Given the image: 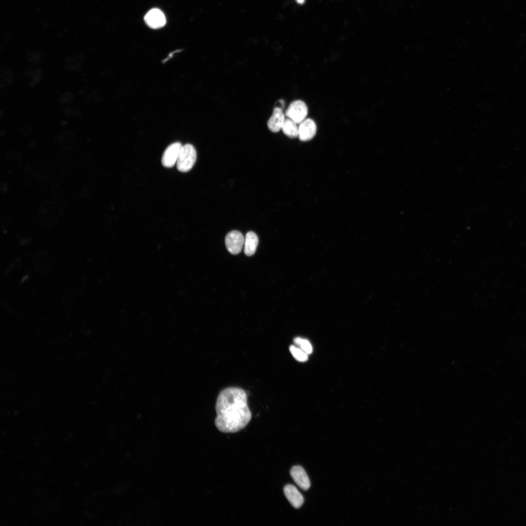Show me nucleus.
Listing matches in <instances>:
<instances>
[{"label":"nucleus","instance_id":"obj_1","mask_svg":"<svg viewBox=\"0 0 526 526\" xmlns=\"http://www.w3.org/2000/svg\"><path fill=\"white\" fill-rule=\"evenodd\" d=\"M215 424L223 432H236L250 421L251 413L245 392L238 387H228L219 394L215 406Z\"/></svg>","mask_w":526,"mask_h":526},{"label":"nucleus","instance_id":"obj_2","mask_svg":"<svg viewBox=\"0 0 526 526\" xmlns=\"http://www.w3.org/2000/svg\"><path fill=\"white\" fill-rule=\"evenodd\" d=\"M197 157L196 150L193 145L187 144L182 146L176 162L178 170L188 172L194 166Z\"/></svg>","mask_w":526,"mask_h":526},{"label":"nucleus","instance_id":"obj_3","mask_svg":"<svg viewBox=\"0 0 526 526\" xmlns=\"http://www.w3.org/2000/svg\"><path fill=\"white\" fill-rule=\"evenodd\" d=\"M308 107L302 100H296L292 102L285 112V115L297 124H299L306 118Z\"/></svg>","mask_w":526,"mask_h":526},{"label":"nucleus","instance_id":"obj_4","mask_svg":"<svg viewBox=\"0 0 526 526\" xmlns=\"http://www.w3.org/2000/svg\"><path fill=\"white\" fill-rule=\"evenodd\" d=\"M244 242V238L243 234L237 230L230 231L225 238V244L227 250L234 255L241 251Z\"/></svg>","mask_w":526,"mask_h":526},{"label":"nucleus","instance_id":"obj_5","mask_svg":"<svg viewBox=\"0 0 526 526\" xmlns=\"http://www.w3.org/2000/svg\"><path fill=\"white\" fill-rule=\"evenodd\" d=\"M182 147L179 142H175L169 146L163 154L161 162L167 168L172 167L176 163Z\"/></svg>","mask_w":526,"mask_h":526},{"label":"nucleus","instance_id":"obj_6","mask_svg":"<svg viewBox=\"0 0 526 526\" xmlns=\"http://www.w3.org/2000/svg\"><path fill=\"white\" fill-rule=\"evenodd\" d=\"M317 125L311 118H306L299 125L298 137L302 141H308L315 136L317 132Z\"/></svg>","mask_w":526,"mask_h":526},{"label":"nucleus","instance_id":"obj_7","mask_svg":"<svg viewBox=\"0 0 526 526\" xmlns=\"http://www.w3.org/2000/svg\"><path fill=\"white\" fill-rule=\"evenodd\" d=\"M144 20L147 24L153 29L163 27L166 20L164 13L159 9L153 8L145 15Z\"/></svg>","mask_w":526,"mask_h":526},{"label":"nucleus","instance_id":"obj_8","mask_svg":"<svg viewBox=\"0 0 526 526\" xmlns=\"http://www.w3.org/2000/svg\"><path fill=\"white\" fill-rule=\"evenodd\" d=\"M290 474L295 483L302 490H307L310 487V482L303 468L300 466L293 467Z\"/></svg>","mask_w":526,"mask_h":526},{"label":"nucleus","instance_id":"obj_9","mask_svg":"<svg viewBox=\"0 0 526 526\" xmlns=\"http://www.w3.org/2000/svg\"><path fill=\"white\" fill-rule=\"evenodd\" d=\"M285 115L282 109L277 106L275 107L267 121V125L269 130L273 132H277L282 130L285 119Z\"/></svg>","mask_w":526,"mask_h":526},{"label":"nucleus","instance_id":"obj_10","mask_svg":"<svg viewBox=\"0 0 526 526\" xmlns=\"http://www.w3.org/2000/svg\"><path fill=\"white\" fill-rule=\"evenodd\" d=\"M285 496L295 508H299L301 507L304 503V498L294 486L288 484L283 488Z\"/></svg>","mask_w":526,"mask_h":526},{"label":"nucleus","instance_id":"obj_11","mask_svg":"<svg viewBox=\"0 0 526 526\" xmlns=\"http://www.w3.org/2000/svg\"><path fill=\"white\" fill-rule=\"evenodd\" d=\"M259 240L258 236L253 231L248 232L244 238V252L246 255L250 256L253 255L258 244Z\"/></svg>","mask_w":526,"mask_h":526},{"label":"nucleus","instance_id":"obj_12","mask_svg":"<svg viewBox=\"0 0 526 526\" xmlns=\"http://www.w3.org/2000/svg\"><path fill=\"white\" fill-rule=\"evenodd\" d=\"M290 118H285L282 130L283 133L291 138L298 137L299 126Z\"/></svg>","mask_w":526,"mask_h":526},{"label":"nucleus","instance_id":"obj_13","mask_svg":"<svg viewBox=\"0 0 526 526\" xmlns=\"http://www.w3.org/2000/svg\"><path fill=\"white\" fill-rule=\"evenodd\" d=\"M294 343L307 354H310L313 351V348L310 342L306 339L297 337L294 339Z\"/></svg>","mask_w":526,"mask_h":526},{"label":"nucleus","instance_id":"obj_14","mask_svg":"<svg viewBox=\"0 0 526 526\" xmlns=\"http://www.w3.org/2000/svg\"><path fill=\"white\" fill-rule=\"evenodd\" d=\"M289 350L293 357L298 361L304 362L308 359V354L299 347L292 345L289 347Z\"/></svg>","mask_w":526,"mask_h":526},{"label":"nucleus","instance_id":"obj_15","mask_svg":"<svg viewBox=\"0 0 526 526\" xmlns=\"http://www.w3.org/2000/svg\"><path fill=\"white\" fill-rule=\"evenodd\" d=\"M82 63V59L77 56L71 57L65 62L66 67L71 70H78L81 67Z\"/></svg>","mask_w":526,"mask_h":526},{"label":"nucleus","instance_id":"obj_16","mask_svg":"<svg viewBox=\"0 0 526 526\" xmlns=\"http://www.w3.org/2000/svg\"><path fill=\"white\" fill-rule=\"evenodd\" d=\"M13 78V74L10 70L8 69L3 70L1 72V79L5 84L11 82Z\"/></svg>","mask_w":526,"mask_h":526},{"label":"nucleus","instance_id":"obj_17","mask_svg":"<svg viewBox=\"0 0 526 526\" xmlns=\"http://www.w3.org/2000/svg\"><path fill=\"white\" fill-rule=\"evenodd\" d=\"M61 99L62 103H68L71 102V101H72L73 99V96L71 94H64L62 96Z\"/></svg>","mask_w":526,"mask_h":526},{"label":"nucleus","instance_id":"obj_18","mask_svg":"<svg viewBox=\"0 0 526 526\" xmlns=\"http://www.w3.org/2000/svg\"><path fill=\"white\" fill-rule=\"evenodd\" d=\"M305 0H295V1L299 4H302L304 3Z\"/></svg>","mask_w":526,"mask_h":526}]
</instances>
